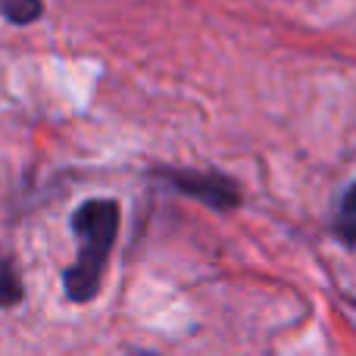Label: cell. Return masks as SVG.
<instances>
[{
  "label": "cell",
  "instance_id": "1",
  "mask_svg": "<svg viewBox=\"0 0 356 356\" xmlns=\"http://www.w3.org/2000/svg\"><path fill=\"white\" fill-rule=\"evenodd\" d=\"M75 238V263L63 272V288L72 303H91L100 294L113 244L119 238V200L91 197L69 219Z\"/></svg>",
  "mask_w": 356,
  "mask_h": 356
},
{
  "label": "cell",
  "instance_id": "2",
  "mask_svg": "<svg viewBox=\"0 0 356 356\" xmlns=\"http://www.w3.org/2000/svg\"><path fill=\"white\" fill-rule=\"evenodd\" d=\"M169 184L184 197H194L203 207L228 213L241 203V188L228 175L219 172H200V169H163L160 172Z\"/></svg>",
  "mask_w": 356,
  "mask_h": 356
},
{
  "label": "cell",
  "instance_id": "3",
  "mask_svg": "<svg viewBox=\"0 0 356 356\" xmlns=\"http://www.w3.org/2000/svg\"><path fill=\"white\" fill-rule=\"evenodd\" d=\"M334 234L344 244L356 247V181L341 194L338 200V219H334Z\"/></svg>",
  "mask_w": 356,
  "mask_h": 356
},
{
  "label": "cell",
  "instance_id": "4",
  "mask_svg": "<svg viewBox=\"0 0 356 356\" xmlns=\"http://www.w3.org/2000/svg\"><path fill=\"white\" fill-rule=\"evenodd\" d=\"M25 288L19 282V272L13 266V259L6 253H0V309H10L16 303H22Z\"/></svg>",
  "mask_w": 356,
  "mask_h": 356
},
{
  "label": "cell",
  "instance_id": "5",
  "mask_svg": "<svg viewBox=\"0 0 356 356\" xmlns=\"http://www.w3.org/2000/svg\"><path fill=\"white\" fill-rule=\"evenodd\" d=\"M0 13L13 25H31L44 16V3L41 0H0Z\"/></svg>",
  "mask_w": 356,
  "mask_h": 356
}]
</instances>
